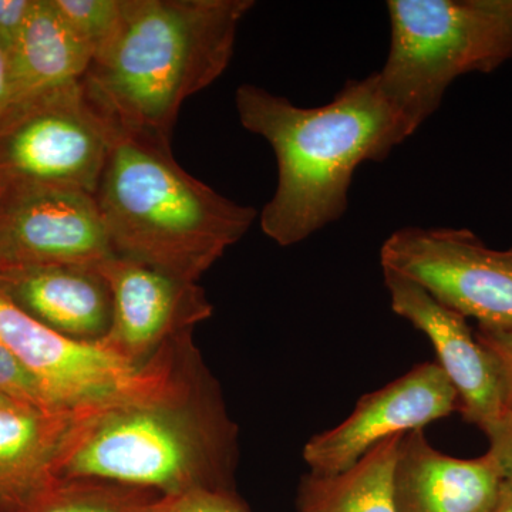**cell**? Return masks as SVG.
I'll use <instances>...</instances> for the list:
<instances>
[{
  "label": "cell",
  "instance_id": "cell-1",
  "mask_svg": "<svg viewBox=\"0 0 512 512\" xmlns=\"http://www.w3.org/2000/svg\"><path fill=\"white\" fill-rule=\"evenodd\" d=\"M239 429L192 333L171 343L163 382L87 414L60 478H94L161 497L234 493Z\"/></svg>",
  "mask_w": 512,
  "mask_h": 512
},
{
  "label": "cell",
  "instance_id": "cell-2",
  "mask_svg": "<svg viewBox=\"0 0 512 512\" xmlns=\"http://www.w3.org/2000/svg\"><path fill=\"white\" fill-rule=\"evenodd\" d=\"M235 106L242 126L275 151L278 187L261 212V228L281 247L339 221L357 167L386 160L414 133L377 73L350 80L325 106L298 107L254 84L238 87Z\"/></svg>",
  "mask_w": 512,
  "mask_h": 512
},
{
  "label": "cell",
  "instance_id": "cell-3",
  "mask_svg": "<svg viewBox=\"0 0 512 512\" xmlns=\"http://www.w3.org/2000/svg\"><path fill=\"white\" fill-rule=\"evenodd\" d=\"M252 0H123L83 84L117 127L171 141L181 106L227 70Z\"/></svg>",
  "mask_w": 512,
  "mask_h": 512
},
{
  "label": "cell",
  "instance_id": "cell-4",
  "mask_svg": "<svg viewBox=\"0 0 512 512\" xmlns=\"http://www.w3.org/2000/svg\"><path fill=\"white\" fill-rule=\"evenodd\" d=\"M114 255L198 282L254 224L175 161L171 141L117 127L96 194Z\"/></svg>",
  "mask_w": 512,
  "mask_h": 512
},
{
  "label": "cell",
  "instance_id": "cell-5",
  "mask_svg": "<svg viewBox=\"0 0 512 512\" xmlns=\"http://www.w3.org/2000/svg\"><path fill=\"white\" fill-rule=\"evenodd\" d=\"M383 92L416 131L448 87L512 59V0H389Z\"/></svg>",
  "mask_w": 512,
  "mask_h": 512
},
{
  "label": "cell",
  "instance_id": "cell-6",
  "mask_svg": "<svg viewBox=\"0 0 512 512\" xmlns=\"http://www.w3.org/2000/svg\"><path fill=\"white\" fill-rule=\"evenodd\" d=\"M116 130L83 80L13 104L0 119V192L63 188L96 194Z\"/></svg>",
  "mask_w": 512,
  "mask_h": 512
},
{
  "label": "cell",
  "instance_id": "cell-7",
  "mask_svg": "<svg viewBox=\"0 0 512 512\" xmlns=\"http://www.w3.org/2000/svg\"><path fill=\"white\" fill-rule=\"evenodd\" d=\"M0 343L64 412H92L148 392L163 382L170 362L167 345L146 366L127 365L99 343L79 342L47 328L2 291Z\"/></svg>",
  "mask_w": 512,
  "mask_h": 512
},
{
  "label": "cell",
  "instance_id": "cell-8",
  "mask_svg": "<svg viewBox=\"0 0 512 512\" xmlns=\"http://www.w3.org/2000/svg\"><path fill=\"white\" fill-rule=\"evenodd\" d=\"M380 261L481 328L512 330V249L488 248L468 229L407 227L386 239Z\"/></svg>",
  "mask_w": 512,
  "mask_h": 512
},
{
  "label": "cell",
  "instance_id": "cell-9",
  "mask_svg": "<svg viewBox=\"0 0 512 512\" xmlns=\"http://www.w3.org/2000/svg\"><path fill=\"white\" fill-rule=\"evenodd\" d=\"M113 298L109 333L101 348L130 366H146L168 343L194 332L214 308L198 282L156 266L111 256L97 266Z\"/></svg>",
  "mask_w": 512,
  "mask_h": 512
},
{
  "label": "cell",
  "instance_id": "cell-10",
  "mask_svg": "<svg viewBox=\"0 0 512 512\" xmlns=\"http://www.w3.org/2000/svg\"><path fill=\"white\" fill-rule=\"evenodd\" d=\"M114 256L96 197L63 188L0 192V271L99 266Z\"/></svg>",
  "mask_w": 512,
  "mask_h": 512
},
{
  "label": "cell",
  "instance_id": "cell-11",
  "mask_svg": "<svg viewBox=\"0 0 512 512\" xmlns=\"http://www.w3.org/2000/svg\"><path fill=\"white\" fill-rule=\"evenodd\" d=\"M454 412L460 413V399L439 363H419L382 389L360 397L339 426L313 436L303 447V460L313 476H336L389 437L424 429Z\"/></svg>",
  "mask_w": 512,
  "mask_h": 512
},
{
  "label": "cell",
  "instance_id": "cell-12",
  "mask_svg": "<svg viewBox=\"0 0 512 512\" xmlns=\"http://www.w3.org/2000/svg\"><path fill=\"white\" fill-rule=\"evenodd\" d=\"M383 274L393 312L429 338L437 363L457 390L461 416L487 434L507 410L493 357L466 318L441 305L412 279L389 269Z\"/></svg>",
  "mask_w": 512,
  "mask_h": 512
},
{
  "label": "cell",
  "instance_id": "cell-13",
  "mask_svg": "<svg viewBox=\"0 0 512 512\" xmlns=\"http://www.w3.org/2000/svg\"><path fill=\"white\" fill-rule=\"evenodd\" d=\"M504 478L490 453L457 458L431 446L424 429L403 434L394 460L396 512H490Z\"/></svg>",
  "mask_w": 512,
  "mask_h": 512
},
{
  "label": "cell",
  "instance_id": "cell-14",
  "mask_svg": "<svg viewBox=\"0 0 512 512\" xmlns=\"http://www.w3.org/2000/svg\"><path fill=\"white\" fill-rule=\"evenodd\" d=\"M0 291L66 338L97 343L109 333L113 298L97 266L5 269L0 271Z\"/></svg>",
  "mask_w": 512,
  "mask_h": 512
},
{
  "label": "cell",
  "instance_id": "cell-15",
  "mask_svg": "<svg viewBox=\"0 0 512 512\" xmlns=\"http://www.w3.org/2000/svg\"><path fill=\"white\" fill-rule=\"evenodd\" d=\"M92 412L0 406V510L25 503L59 477L77 427Z\"/></svg>",
  "mask_w": 512,
  "mask_h": 512
},
{
  "label": "cell",
  "instance_id": "cell-16",
  "mask_svg": "<svg viewBox=\"0 0 512 512\" xmlns=\"http://www.w3.org/2000/svg\"><path fill=\"white\" fill-rule=\"evenodd\" d=\"M93 56L92 47L67 25L52 0H35L9 55L10 106L82 80Z\"/></svg>",
  "mask_w": 512,
  "mask_h": 512
},
{
  "label": "cell",
  "instance_id": "cell-17",
  "mask_svg": "<svg viewBox=\"0 0 512 512\" xmlns=\"http://www.w3.org/2000/svg\"><path fill=\"white\" fill-rule=\"evenodd\" d=\"M403 434L373 447L356 466L336 476L302 477L296 491L298 512H396L392 477Z\"/></svg>",
  "mask_w": 512,
  "mask_h": 512
},
{
  "label": "cell",
  "instance_id": "cell-18",
  "mask_svg": "<svg viewBox=\"0 0 512 512\" xmlns=\"http://www.w3.org/2000/svg\"><path fill=\"white\" fill-rule=\"evenodd\" d=\"M161 495L94 478H60L25 503L0 512H153Z\"/></svg>",
  "mask_w": 512,
  "mask_h": 512
},
{
  "label": "cell",
  "instance_id": "cell-19",
  "mask_svg": "<svg viewBox=\"0 0 512 512\" xmlns=\"http://www.w3.org/2000/svg\"><path fill=\"white\" fill-rule=\"evenodd\" d=\"M60 16L94 55L119 25L123 0H52ZM94 57V56H93Z\"/></svg>",
  "mask_w": 512,
  "mask_h": 512
},
{
  "label": "cell",
  "instance_id": "cell-20",
  "mask_svg": "<svg viewBox=\"0 0 512 512\" xmlns=\"http://www.w3.org/2000/svg\"><path fill=\"white\" fill-rule=\"evenodd\" d=\"M0 396L20 406L64 412L57 409L39 380L3 343H0Z\"/></svg>",
  "mask_w": 512,
  "mask_h": 512
},
{
  "label": "cell",
  "instance_id": "cell-21",
  "mask_svg": "<svg viewBox=\"0 0 512 512\" xmlns=\"http://www.w3.org/2000/svg\"><path fill=\"white\" fill-rule=\"evenodd\" d=\"M153 512H251L237 491H192L178 497H161Z\"/></svg>",
  "mask_w": 512,
  "mask_h": 512
},
{
  "label": "cell",
  "instance_id": "cell-22",
  "mask_svg": "<svg viewBox=\"0 0 512 512\" xmlns=\"http://www.w3.org/2000/svg\"><path fill=\"white\" fill-rule=\"evenodd\" d=\"M476 338L493 357L498 375L503 382L505 402L507 407L512 406V330L478 326Z\"/></svg>",
  "mask_w": 512,
  "mask_h": 512
},
{
  "label": "cell",
  "instance_id": "cell-23",
  "mask_svg": "<svg viewBox=\"0 0 512 512\" xmlns=\"http://www.w3.org/2000/svg\"><path fill=\"white\" fill-rule=\"evenodd\" d=\"M33 6L35 0H0V47L8 57L28 23Z\"/></svg>",
  "mask_w": 512,
  "mask_h": 512
},
{
  "label": "cell",
  "instance_id": "cell-24",
  "mask_svg": "<svg viewBox=\"0 0 512 512\" xmlns=\"http://www.w3.org/2000/svg\"><path fill=\"white\" fill-rule=\"evenodd\" d=\"M485 436L490 443L487 453L494 458L504 480L512 483V406L507 407L500 421Z\"/></svg>",
  "mask_w": 512,
  "mask_h": 512
},
{
  "label": "cell",
  "instance_id": "cell-25",
  "mask_svg": "<svg viewBox=\"0 0 512 512\" xmlns=\"http://www.w3.org/2000/svg\"><path fill=\"white\" fill-rule=\"evenodd\" d=\"M12 103L10 94L9 57L0 47V119L5 116Z\"/></svg>",
  "mask_w": 512,
  "mask_h": 512
},
{
  "label": "cell",
  "instance_id": "cell-26",
  "mask_svg": "<svg viewBox=\"0 0 512 512\" xmlns=\"http://www.w3.org/2000/svg\"><path fill=\"white\" fill-rule=\"evenodd\" d=\"M490 512H512V483L510 481H503L497 503L494 504Z\"/></svg>",
  "mask_w": 512,
  "mask_h": 512
},
{
  "label": "cell",
  "instance_id": "cell-27",
  "mask_svg": "<svg viewBox=\"0 0 512 512\" xmlns=\"http://www.w3.org/2000/svg\"><path fill=\"white\" fill-rule=\"evenodd\" d=\"M5 404H16V403L10 402V400L5 399V397L0 396V406H5Z\"/></svg>",
  "mask_w": 512,
  "mask_h": 512
}]
</instances>
